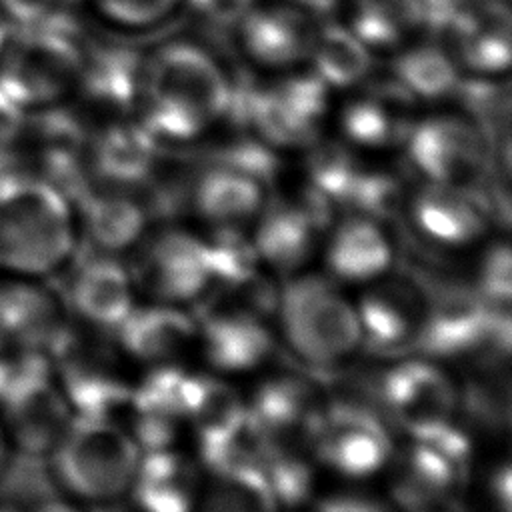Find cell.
<instances>
[{"label": "cell", "instance_id": "cell-1", "mask_svg": "<svg viewBox=\"0 0 512 512\" xmlns=\"http://www.w3.org/2000/svg\"><path fill=\"white\" fill-rule=\"evenodd\" d=\"M232 86L218 60L200 44L176 40L142 60L136 122L156 144L202 136L228 114Z\"/></svg>", "mask_w": 512, "mask_h": 512}, {"label": "cell", "instance_id": "cell-2", "mask_svg": "<svg viewBox=\"0 0 512 512\" xmlns=\"http://www.w3.org/2000/svg\"><path fill=\"white\" fill-rule=\"evenodd\" d=\"M78 242V216L60 188L0 172V276L48 278L68 266Z\"/></svg>", "mask_w": 512, "mask_h": 512}, {"label": "cell", "instance_id": "cell-3", "mask_svg": "<svg viewBox=\"0 0 512 512\" xmlns=\"http://www.w3.org/2000/svg\"><path fill=\"white\" fill-rule=\"evenodd\" d=\"M276 332L306 366L336 370L362 348L354 302L326 274L300 272L278 288Z\"/></svg>", "mask_w": 512, "mask_h": 512}, {"label": "cell", "instance_id": "cell-4", "mask_svg": "<svg viewBox=\"0 0 512 512\" xmlns=\"http://www.w3.org/2000/svg\"><path fill=\"white\" fill-rule=\"evenodd\" d=\"M140 454L118 422L74 414L48 458L62 494L100 504L128 494Z\"/></svg>", "mask_w": 512, "mask_h": 512}, {"label": "cell", "instance_id": "cell-5", "mask_svg": "<svg viewBox=\"0 0 512 512\" xmlns=\"http://www.w3.org/2000/svg\"><path fill=\"white\" fill-rule=\"evenodd\" d=\"M72 418L50 358L12 356L0 380V424L12 450L50 456Z\"/></svg>", "mask_w": 512, "mask_h": 512}, {"label": "cell", "instance_id": "cell-6", "mask_svg": "<svg viewBox=\"0 0 512 512\" xmlns=\"http://www.w3.org/2000/svg\"><path fill=\"white\" fill-rule=\"evenodd\" d=\"M472 434L456 422L432 436L394 446L384 468L388 498L400 510L444 508L464 484L472 464Z\"/></svg>", "mask_w": 512, "mask_h": 512}, {"label": "cell", "instance_id": "cell-7", "mask_svg": "<svg viewBox=\"0 0 512 512\" xmlns=\"http://www.w3.org/2000/svg\"><path fill=\"white\" fill-rule=\"evenodd\" d=\"M370 398L388 424L410 438H426L460 422L458 384L440 362L424 356L382 370Z\"/></svg>", "mask_w": 512, "mask_h": 512}, {"label": "cell", "instance_id": "cell-8", "mask_svg": "<svg viewBox=\"0 0 512 512\" xmlns=\"http://www.w3.org/2000/svg\"><path fill=\"white\" fill-rule=\"evenodd\" d=\"M396 442L392 426L368 396L344 394L326 400L312 452L318 466L366 480L384 472Z\"/></svg>", "mask_w": 512, "mask_h": 512}, {"label": "cell", "instance_id": "cell-9", "mask_svg": "<svg viewBox=\"0 0 512 512\" xmlns=\"http://www.w3.org/2000/svg\"><path fill=\"white\" fill-rule=\"evenodd\" d=\"M334 214L332 202L310 184L292 198H268L250 236L262 266L286 278L306 272L304 268L322 248Z\"/></svg>", "mask_w": 512, "mask_h": 512}, {"label": "cell", "instance_id": "cell-10", "mask_svg": "<svg viewBox=\"0 0 512 512\" xmlns=\"http://www.w3.org/2000/svg\"><path fill=\"white\" fill-rule=\"evenodd\" d=\"M196 348L214 374H246L272 360L274 318L232 298L206 294L196 302Z\"/></svg>", "mask_w": 512, "mask_h": 512}, {"label": "cell", "instance_id": "cell-11", "mask_svg": "<svg viewBox=\"0 0 512 512\" xmlns=\"http://www.w3.org/2000/svg\"><path fill=\"white\" fill-rule=\"evenodd\" d=\"M136 292L152 302L196 304L212 288L206 240L182 228H162L144 236L128 266Z\"/></svg>", "mask_w": 512, "mask_h": 512}, {"label": "cell", "instance_id": "cell-12", "mask_svg": "<svg viewBox=\"0 0 512 512\" xmlns=\"http://www.w3.org/2000/svg\"><path fill=\"white\" fill-rule=\"evenodd\" d=\"M404 146L410 166L424 182L476 190L488 174L490 148L470 118L436 114L418 120Z\"/></svg>", "mask_w": 512, "mask_h": 512}, {"label": "cell", "instance_id": "cell-13", "mask_svg": "<svg viewBox=\"0 0 512 512\" xmlns=\"http://www.w3.org/2000/svg\"><path fill=\"white\" fill-rule=\"evenodd\" d=\"M354 308L364 348L380 354L414 350L428 316V292L416 272L392 270L364 284Z\"/></svg>", "mask_w": 512, "mask_h": 512}, {"label": "cell", "instance_id": "cell-14", "mask_svg": "<svg viewBox=\"0 0 512 512\" xmlns=\"http://www.w3.org/2000/svg\"><path fill=\"white\" fill-rule=\"evenodd\" d=\"M70 320L46 278L0 276V354H48Z\"/></svg>", "mask_w": 512, "mask_h": 512}, {"label": "cell", "instance_id": "cell-15", "mask_svg": "<svg viewBox=\"0 0 512 512\" xmlns=\"http://www.w3.org/2000/svg\"><path fill=\"white\" fill-rule=\"evenodd\" d=\"M326 400L320 388L300 374L262 380L246 402L248 414L266 448H310Z\"/></svg>", "mask_w": 512, "mask_h": 512}, {"label": "cell", "instance_id": "cell-16", "mask_svg": "<svg viewBox=\"0 0 512 512\" xmlns=\"http://www.w3.org/2000/svg\"><path fill=\"white\" fill-rule=\"evenodd\" d=\"M66 286L60 290L72 318L114 332L136 306V286L128 264L116 254L90 248L68 262Z\"/></svg>", "mask_w": 512, "mask_h": 512}, {"label": "cell", "instance_id": "cell-17", "mask_svg": "<svg viewBox=\"0 0 512 512\" xmlns=\"http://www.w3.org/2000/svg\"><path fill=\"white\" fill-rule=\"evenodd\" d=\"M322 252L326 276L350 286H364L392 272L398 256L386 222L364 214H342L334 220Z\"/></svg>", "mask_w": 512, "mask_h": 512}, {"label": "cell", "instance_id": "cell-18", "mask_svg": "<svg viewBox=\"0 0 512 512\" xmlns=\"http://www.w3.org/2000/svg\"><path fill=\"white\" fill-rule=\"evenodd\" d=\"M414 232L444 250L474 246L488 232L490 216L474 190L424 182L408 200Z\"/></svg>", "mask_w": 512, "mask_h": 512}, {"label": "cell", "instance_id": "cell-19", "mask_svg": "<svg viewBox=\"0 0 512 512\" xmlns=\"http://www.w3.org/2000/svg\"><path fill=\"white\" fill-rule=\"evenodd\" d=\"M122 354L146 368L184 364L196 348L198 322L192 310L176 304H136L114 330Z\"/></svg>", "mask_w": 512, "mask_h": 512}, {"label": "cell", "instance_id": "cell-20", "mask_svg": "<svg viewBox=\"0 0 512 512\" xmlns=\"http://www.w3.org/2000/svg\"><path fill=\"white\" fill-rule=\"evenodd\" d=\"M204 468L176 446L140 454L128 494L136 512H198Z\"/></svg>", "mask_w": 512, "mask_h": 512}, {"label": "cell", "instance_id": "cell-21", "mask_svg": "<svg viewBox=\"0 0 512 512\" xmlns=\"http://www.w3.org/2000/svg\"><path fill=\"white\" fill-rule=\"evenodd\" d=\"M266 188L248 172L210 162L188 186V208L208 230H246L268 200Z\"/></svg>", "mask_w": 512, "mask_h": 512}, {"label": "cell", "instance_id": "cell-22", "mask_svg": "<svg viewBox=\"0 0 512 512\" xmlns=\"http://www.w3.org/2000/svg\"><path fill=\"white\" fill-rule=\"evenodd\" d=\"M242 50L260 66L292 68L310 58L316 24L300 6H252L236 24Z\"/></svg>", "mask_w": 512, "mask_h": 512}, {"label": "cell", "instance_id": "cell-23", "mask_svg": "<svg viewBox=\"0 0 512 512\" xmlns=\"http://www.w3.org/2000/svg\"><path fill=\"white\" fill-rule=\"evenodd\" d=\"M72 204L80 232L94 250L120 256L126 250H134L146 236L150 214L144 200L136 198L132 190L88 182Z\"/></svg>", "mask_w": 512, "mask_h": 512}, {"label": "cell", "instance_id": "cell-24", "mask_svg": "<svg viewBox=\"0 0 512 512\" xmlns=\"http://www.w3.org/2000/svg\"><path fill=\"white\" fill-rule=\"evenodd\" d=\"M158 144L130 118L110 120L94 136L86 160L88 182L134 190L154 176Z\"/></svg>", "mask_w": 512, "mask_h": 512}, {"label": "cell", "instance_id": "cell-25", "mask_svg": "<svg viewBox=\"0 0 512 512\" xmlns=\"http://www.w3.org/2000/svg\"><path fill=\"white\" fill-rule=\"evenodd\" d=\"M142 60L122 46H96L84 52L80 90L104 118H128L138 100Z\"/></svg>", "mask_w": 512, "mask_h": 512}, {"label": "cell", "instance_id": "cell-26", "mask_svg": "<svg viewBox=\"0 0 512 512\" xmlns=\"http://www.w3.org/2000/svg\"><path fill=\"white\" fill-rule=\"evenodd\" d=\"M414 98L396 82L374 88L350 100L340 114V126L352 146L388 148L404 144L410 128V104Z\"/></svg>", "mask_w": 512, "mask_h": 512}, {"label": "cell", "instance_id": "cell-27", "mask_svg": "<svg viewBox=\"0 0 512 512\" xmlns=\"http://www.w3.org/2000/svg\"><path fill=\"white\" fill-rule=\"evenodd\" d=\"M510 12L500 0H476L468 32L452 58L474 76H496L510 66Z\"/></svg>", "mask_w": 512, "mask_h": 512}, {"label": "cell", "instance_id": "cell-28", "mask_svg": "<svg viewBox=\"0 0 512 512\" xmlns=\"http://www.w3.org/2000/svg\"><path fill=\"white\" fill-rule=\"evenodd\" d=\"M460 422L468 430L498 436L510 428V376L508 362L468 366L466 380L458 384Z\"/></svg>", "mask_w": 512, "mask_h": 512}, {"label": "cell", "instance_id": "cell-29", "mask_svg": "<svg viewBox=\"0 0 512 512\" xmlns=\"http://www.w3.org/2000/svg\"><path fill=\"white\" fill-rule=\"evenodd\" d=\"M198 462L204 472L224 474L242 470H262L264 440L254 426L248 408L232 422L196 436Z\"/></svg>", "mask_w": 512, "mask_h": 512}, {"label": "cell", "instance_id": "cell-30", "mask_svg": "<svg viewBox=\"0 0 512 512\" xmlns=\"http://www.w3.org/2000/svg\"><path fill=\"white\" fill-rule=\"evenodd\" d=\"M392 80L412 98L438 100L454 94L458 86V64L436 42L414 44L400 50L392 60Z\"/></svg>", "mask_w": 512, "mask_h": 512}, {"label": "cell", "instance_id": "cell-31", "mask_svg": "<svg viewBox=\"0 0 512 512\" xmlns=\"http://www.w3.org/2000/svg\"><path fill=\"white\" fill-rule=\"evenodd\" d=\"M314 72L328 88H350L364 80L372 68L370 50L340 24H324L316 28L310 50Z\"/></svg>", "mask_w": 512, "mask_h": 512}, {"label": "cell", "instance_id": "cell-32", "mask_svg": "<svg viewBox=\"0 0 512 512\" xmlns=\"http://www.w3.org/2000/svg\"><path fill=\"white\" fill-rule=\"evenodd\" d=\"M62 494L48 456L12 450L0 470V510L26 512Z\"/></svg>", "mask_w": 512, "mask_h": 512}, {"label": "cell", "instance_id": "cell-33", "mask_svg": "<svg viewBox=\"0 0 512 512\" xmlns=\"http://www.w3.org/2000/svg\"><path fill=\"white\" fill-rule=\"evenodd\" d=\"M262 470L210 474L198 512H278Z\"/></svg>", "mask_w": 512, "mask_h": 512}, {"label": "cell", "instance_id": "cell-34", "mask_svg": "<svg viewBox=\"0 0 512 512\" xmlns=\"http://www.w3.org/2000/svg\"><path fill=\"white\" fill-rule=\"evenodd\" d=\"M318 462L310 448H266L262 474L280 508H300L316 486Z\"/></svg>", "mask_w": 512, "mask_h": 512}, {"label": "cell", "instance_id": "cell-35", "mask_svg": "<svg viewBox=\"0 0 512 512\" xmlns=\"http://www.w3.org/2000/svg\"><path fill=\"white\" fill-rule=\"evenodd\" d=\"M470 284L488 306L498 310H510L512 254L506 242H496L482 252Z\"/></svg>", "mask_w": 512, "mask_h": 512}, {"label": "cell", "instance_id": "cell-36", "mask_svg": "<svg viewBox=\"0 0 512 512\" xmlns=\"http://www.w3.org/2000/svg\"><path fill=\"white\" fill-rule=\"evenodd\" d=\"M370 52L372 50H398L406 38V30L398 26L384 12L364 0H352L346 26Z\"/></svg>", "mask_w": 512, "mask_h": 512}, {"label": "cell", "instance_id": "cell-37", "mask_svg": "<svg viewBox=\"0 0 512 512\" xmlns=\"http://www.w3.org/2000/svg\"><path fill=\"white\" fill-rule=\"evenodd\" d=\"M96 10L124 28H146L162 22L182 0H92Z\"/></svg>", "mask_w": 512, "mask_h": 512}, {"label": "cell", "instance_id": "cell-38", "mask_svg": "<svg viewBox=\"0 0 512 512\" xmlns=\"http://www.w3.org/2000/svg\"><path fill=\"white\" fill-rule=\"evenodd\" d=\"M314 512H392L384 498L364 490H340L318 500Z\"/></svg>", "mask_w": 512, "mask_h": 512}, {"label": "cell", "instance_id": "cell-39", "mask_svg": "<svg viewBox=\"0 0 512 512\" xmlns=\"http://www.w3.org/2000/svg\"><path fill=\"white\" fill-rule=\"evenodd\" d=\"M182 4L212 24L234 26L254 6V0H182Z\"/></svg>", "mask_w": 512, "mask_h": 512}, {"label": "cell", "instance_id": "cell-40", "mask_svg": "<svg viewBox=\"0 0 512 512\" xmlns=\"http://www.w3.org/2000/svg\"><path fill=\"white\" fill-rule=\"evenodd\" d=\"M510 466L508 462H502L494 472L490 474L488 482V494L494 502L496 512H510L512 508V488H510Z\"/></svg>", "mask_w": 512, "mask_h": 512}, {"label": "cell", "instance_id": "cell-41", "mask_svg": "<svg viewBox=\"0 0 512 512\" xmlns=\"http://www.w3.org/2000/svg\"><path fill=\"white\" fill-rule=\"evenodd\" d=\"M26 512H88V510H82L80 506H76L72 500L66 498V494H58V496H52V498L32 506Z\"/></svg>", "mask_w": 512, "mask_h": 512}, {"label": "cell", "instance_id": "cell-42", "mask_svg": "<svg viewBox=\"0 0 512 512\" xmlns=\"http://www.w3.org/2000/svg\"><path fill=\"white\" fill-rule=\"evenodd\" d=\"M88 512H136L134 506H128L122 498L116 500H108V502H100V504H90Z\"/></svg>", "mask_w": 512, "mask_h": 512}, {"label": "cell", "instance_id": "cell-43", "mask_svg": "<svg viewBox=\"0 0 512 512\" xmlns=\"http://www.w3.org/2000/svg\"><path fill=\"white\" fill-rule=\"evenodd\" d=\"M296 6L304 8V10H316V12H326L338 6L340 0H294Z\"/></svg>", "mask_w": 512, "mask_h": 512}, {"label": "cell", "instance_id": "cell-44", "mask_svg": "<svg viewBox=\"0 0 512 512\" xmlns=\"http://www.w3.org/2000/svg\"><path fill=\"white\" fill-rule=\"evenodd\" d=\"M10 452H12L10 440H8V436H6V432H4V428H2V424H0V470H2V466L6 464Z\"/></svg>", "mask_w": 512, "mask_h": 512}, {"label": "cell", "instance_id": "cell-45", "mask_svg": "<svg viewBox=\"0 0 512 512\" xmlns=\"http://www.w3.org/2000/svg\"><path fill=\"white\" fill-rule=\"evenodd\" d=\"M10 40H12V34H10V30L2 24V20H0V56H2L4 50L8 48Z\"/></svg>", "mask_w": 512, "mask_h": 512}, {"label": "cell", "instance_id": "cell-46", "mask_svg": "<svg viewBox=\"0 0 512 512\" xmlns=\"http://www.w3.org/2000/svg\"><path fill=\"white\" fill-rule=\"evenodd\" d=\"M400 512H444V508H430V510H400Z\"/></svg>", "mask_w": 512, "mask_h": 512}, {"label": "cell", "instance_id": "cell-47", "mask_svg": "<svg viewBox=\"0 0 512 512\" xmlns=\"http://www.w3.org/2000/svg\"><path fill=\"white\" fill-rule=\"evenodd\" d=\"M0 512H2V510H0Z\"/></svg>", "mask_w": 512, "mask_h": 512}]
</instances>
